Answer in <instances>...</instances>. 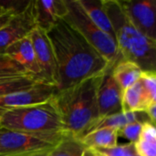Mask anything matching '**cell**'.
<instances>
[{
	"instance_id": "277c9868",
	"label": "cell",
	"mask_w": 156,
	"mask_h": 156,
	"mask_svg": "<svg viewBox=\"0 0 156 156\" xmlns=\"http://www.w3.org/2000/svg\"><path fill=\"white\" fill-rule=\"evenodd\" d=\"M0 128L38 133H65L53 98L42 103L4 112L0 115Z\"/></svg>"
},
{
	"instance_id": "44dd1931",
	"label": "cell",
	"mask_w": 156,
	"mask_h": 156,
	"mask_svg": "<svg viewBox=\"0 0 156 156\" xmlns=\"http://www.w3.org/2000/svg\"><path fill=\"white\" fill-rule=\"evenodd\" d=\"M37 83H39L34 77L23 76L18 78L5 79L0 80V97L8 95L13 92L27 90Z\"/></svg>"
},
{
	"instance_id": "7a4b0ae2",
	"label": "cell",
	"mask_w": 156,
	"mask_h": 156,
	"mask_svg": "<svg viewBox=\"0 0 156 156\" xmlns=\"http://www.w3.org/2000/svg\"><path fill=\"white\" fill-rule=\"evenodd\" d=\"M104 72L53 96L66 133L81 139L100 119L98 90Z\"/></svg>"
},
{
	"instance_id": "7402d4cb",
	"label": "cell",
	"mask_w": 156,
	"mask_h": 156,
	"mask_svg": "<svg viewBox=\"0 0 156 156\" xmlns=\"http://www.w3.org/2000/svg\"><path fill=\"white\" fill-rule=\"evenodd\" d=\"M28 75L27 70L7 54L0 53V80Z\"/></svg>"
},
{
	"instance_id": "603a6c76",
	"label": "cell",
	"mask_w": 156,
	"mask_h": 156,
	"mask_svg": "<svg viewBox=\"0 0 156 156\" xmlns=\"http://www.w3.org/2000/svg\"><path fill=\"white\" fill-rule=\"evenodd\" d=\"M140 80L142 81L150 107L156 104V73L143 72Z\"/></svg>"
},
{
	"instance_id": "f1b7e54d",
	"label": "cell",
	"mask_w": 156,
	"mask_h": 156,
	"mask_svg": "<svg viewBox=\"0 0 156 156\" xmlns=\"http://www.w3.org/2000/svg\"><path fill=\"white\" fill-rule=\"evenodd\" d=\"M48 153H40V154H17V155L8 156H47Z\"/></svg>"
},
{
	"instance_id": "8fae6325",
	"label": "cell",
	"mask_w": 156,
	"mask_h": 156,
	"mask_svg": "<svg viewBox=\"0 0 156 156\" xmlns=\"http://www.w3.org/2000/svg\"><path fill=\"white\" fill-rule=\"evenodd\" d=\"M112 66L109 67L104 72L98 90L100 118L122 112V90L112 74Z\"/></svg>"
},
{
	"instance_id": "e0dca14e",
	"label": "cell",
	"mask_w": 156,
	"mask_h": 156,
	"mask_svg": "<svg viewBox=\"0 0 156 156\" xmlns=\"http://www.w3.org/2000/svg\"><path fill=\"white\" fill-rule=\"evenodd\" d=\"M90 19L102 31L115 39L111 20L103 7L102 0H78Z\"/></svg>"
},
{
	"instance_id": "d4e9b609",
	"label": "cell",
	"mask_w": 156,
	"mask_h": 156,
	"mask_svg": "<svg viewBox=\"0 0 156 156\" xmlns=\"http://www.w3.org/2000/svg\"><path fill=\"white\" fill-rule=\"evenodd\" d=\"M144 122H133L130 123L121 130L118 131V135L119 137L124 138L129 141L131 144H135L137 140L139 139L140 133L142 132L143 126Z\"/></svg>"
},
{
	"instance_id": "2e32d148",
	"label": "cell",
	"mask_w": 156,
	"mask_h": 156,
	"mask_svg": "<svg viewBox=\"0 0 156 156\" xmlns=\"http://www.w3.org/2000/svg\"><path fill=\"white\" fill-rule=\"evenodd\" d=\"M143 72L138 65L126 59H121L112 68V74L122 91L136 83Z\"/></svg>"
},
{
	"instance_id": "9c48e42d",
	"label": "cell",
	"mask_w": 156,
	"mask_h": 156,
	"mask_svg": "<svg viewBox=\"0 0 156 156\" xmlns=\"http://www.w3.org/2000/svg\"><path fill=\"white\" fill-rule=\"evenodd\" d=\"M119 3L132 25L156 41V0H121Z\"/></svg>"
},
{
	"instance_id": "7c38bea8",
	"label": "cell",
	"mask_w": 156,
	"mask_h": 156,
	"mask_svg": "<svg viewBox=\"0 0 156 156\" xmlns=\"http://www.w3.org/2000/svg\"><path fill=\"white\" fill-rule=\"evenodd\" d=\"M37 27L48 32L68 12L66 0H35Z\"/></svg>"
},
{
	"instance_id": "6da1fadb",
	"label": "cell",
	"mask_w": 156,
	"mask_h": 156,
	"mask_svg": "<svg viewBox=\"0 0 156 156\" xmlns=\"http://www.w3.org/2000/svg\"><path fill=\"white\" fill-rule=\"evenodd\" d=\"M48 36L57 62V91L101 74L112 66L64 18L48 32Z\"/></svg>"
},
{
	"instance_id": "4316f807",
	"label": "cell",
	"mask_w": 156,
	"mask_h": 156,
	"mask_svg": "<svg viewBox=\"0 0 156 156\" xmlns=\"http://www.w3.org/2000/svg\"><path fill=\"white\" fill-rule=\"evenodd\" d=\"M146 113L149 117V120L152 123H154V125H156V104L151 106L147 111Z\"/></svg>"
},
{
	"instance_id": "8992f818",
	"label": "cell",
	"mask_w": 156,
	"mask_h": 156,
	"mask_svg": "<svg viewBox=\"0 0 156 156\" xmlns=\"http://www.w3.org/2000/svg\"><path fill=\"white\" fill-rule=\"evenodd\" d=\"M65 133H38L0 128V156L48 153Z\"/></svg>"
},
{
	"instance_id": "484cf974",
	"label": "cell",
	"mask_w": 156,
	"mask_h": 156,
	"mask_svg": "<svg viewBox=\"0 0 156 156\" xmlns=\"http://www.w3.org/2000/svg\"><path fill=\"white\" fill-rule=\"evenodd\" d=\"M25 6H23V7H16L15 5V4L11 5L9 3H6V2H0V28L4 25H5V23L15 14H16L17 12H19L22 9H24Z\"/></svg>"
},
{
	"instance_id": "9a60e30c",
	"label": "cell",
	"mask_w": 156,
	"mask_h": 156,
	"mask_svg": "<svg viewBox=\"0 0 156 156\" xmlns=\"http://www.w3.org/2000/svg\"><path fill=\"white\" fill-rule=\"evenodd\" d=\"M150 122L149 117L146 112H121L118 113H114L103 118H100L98 122L91 127L89 133L102 129V128H110L114 130H121L124 126L133 123V122Z\"/></svg>"
},
{
	"instance_id": "30bf717a",
	"label": "cell",
	"mask_w": 156,
	"mask_h": 156,
	"mask_svg": "<svg viewBox=\"0 0 156 156\" xmlns=\"http://www.w3.org/2000/svg\"><path fill=\"white\" fill-rule=\"evenodd\" d=\"M56 87L45 83H37L33 87L0 97V115L13 109L45 102L53 98Z\"/></svg>"
},
{
	"instance_id": "ba28073f",
	"label": "cell",
	"mask_w": 156,
	"mask_h": 156,
	"mask_svg": "<svg viewBox=\"0 0 156 156\" xmlns=\"http://www.w3.org/2000/svg\"><path fill=\"white\" fill-rule=\"evenodd\" d=\"M37 61L40 69V82L57 87L58 69L54 50L48 33L36 27L30 34Z\"/></svg>"
},
{
	"instance_id": "cb8c5ba5",
	"label": "cell",
	"mask_w": 156,
	"mask_h": 156,
	"mask_svg": "<svg viewBox=\"0 0 156 156\" xmlns=\"http://www.w3.org/2000/svg\"><path fill=\"white\" fill-rule=\"evenodd\" d=\"M103 156H139L134 144L128 143L124 144H118L113 148L109 149H94Z\"/></svg>"
},
{
	"instance_id": "5b68a950",
	"label": "cell",
	"mask_w": 156,
	"mask_h": 156,
	"mask_svg": "<svg viewBox=\"0 0 156 156\" xmlns=\"http://www.w3.org/2000/svg\"><path fill=\"white\" fill-rule=\"evenodd\" d=\"M66 4L68 12L64 19L72 25L110 64L113 66L122 59L116 40L90 19L78 0H66Z\"/></svg>"
},
{
	"instance_id": "52a82bcc",
	"label": "cell",
	"mask_w": 156,
	"mask_h": 156,
	"mask_svg": "<svg viewBox=\"0 0 156 156\" xmlns=\"http://www.w3.org/2000/svg\"><path fill=\"white\" fill-rule=\"evenodd\" d=\"M36 27L35 0H31L0 28V53H5L10 45L29 36Z\"/></svg>"
},
{
	"instance_id": "ac0fdd59",
	"label": "cell",
	"mask_w": 156,
	"mask_h": 156,
	"mask_svg": "<svg viewBox=\"0 0 156 156\" xmlns=\"http://www.w3.org/2000/svg\"><path fill=\"white\" fill-rule=\"evenodd\" d=\"M118 138L117 130L102 128L87 133L80 140L86 148L109 149L118 145Z\"/></svg>"
},
{
	"instance_id": "d6986e66",
	"label": "cell",
	"mask_w": 156,
	"mask_h": 156,
	"mask_svg": "<svg viewBox=\"0 0 156 156\" xmlns=\"http://www.w3.org/2000/svg\"><path fill=\"white\" fill-rule=\"evenodd\" d=\"M133 144L139 156H156V125L144 122L139 139Z\"/></svg>"
},
{
	"instance_id": "4fadbf2b",
	"label": "cell",
	"mask_w": 156,
	"mask_h": 156,
	"mask_svg": "<svg viewBox=\"0 0 156 156\" xmlns=\"http://www.w3.org/2000/svg\"><path fill=\"white\" fill-rule=\"evenodd\" d=\"M5 53L20 64L29 75L33 76L40 82V69L29 36L10 45L5 49Z\"/></svg>"
},
{
	"instance_id": "5bb4252c",
	"label": "cell",
	"mask_w": 156,
	"mask_h": 156,
	"mask_svg": "<svg viewBox=\"0 0 156 156\" xmlns=\"http://www.w3.org/2000/svg\"><path fill=\"white\" fill-rule=\"evenodd\" d=\"M150 108L142 81L139 80L133 86L122 91V110L124 112H146Z\"/></svg>"
},
{
	"instance_id": "ffe728a7",
	"label": "cell",
	"mask_w": 156,
	"mask_h": 156,
	"mask_svg": "<svg viewBox=\"0 0 156 156\" xmlns=\"http://www.w3.org/2000/svg\"><path fill=\"white\" fill-rule=\"evenodd\" d=\"M85 150L86 146L80 139L65 133L58 144L47 154V156H82Z\"/></svg>"
},
{
	"instance_id": "3957f363",
	"label": "cell",
	"mask_w": 156,
	"mask_h": 156,
	"mask_svg": "<svg viewBox=\"0 0 156 156\" xmlns=\"http://www.w3.org/2000/svg\"><path fill=\"white\" fill-rule=\"evenodd\" d=\"M113 27L115 40L122 59L138 65L144 72L156 73V41L134 27L118 0H102Z\"/></svg>"
},
{
	"instance_id": "83f0119b",
	"label": "cell",
	"mask_w": 156,
	"mask_h": 156,
	"mask_svg": "<svg viewBox=\"0 0 156 156\" xmlns=\"http://www.w3.org/2000/svg\"><path fill=\"white\" fill-rule=\"evenodd\" d=\"M82 156H103L100 153H98L96 150L91 149V148H86V150L84 151V154Z\"/></svg>"
}]
</instances>
